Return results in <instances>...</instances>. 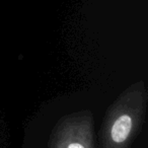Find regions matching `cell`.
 <instances>
[{
  "mask_svg": "<svg viewBox=\"0 0 148 148\" xmlns=\"http://www.w3.org/2000/svg\"><path fill=\"white\" fill-rule=\"evenodd\" d=\"M148 91L143 80L130 84L111 103L103 116L101 148H131L144 125Z\"/></svg>",
  "mask_w": 148,
  "mask_h": 148,
  "instance_id": "obj_1",
  "label": "cell"
},
{
  "mask_svg": "<svg viewBox=\"0 0 148 148\" xmlns=\"http://www.w3.org/2000/svg\"><path fill=\"white\" fill-rule=\"evenodd\" d=\"M48 148H95L93 114L81 110L62 117L52 129Z\"/></svg>",
  "mask_w": 148,
  "mask_h": 148,
  "instance_id": "obj_2",
  "label": "cell"
}]
</instances>
